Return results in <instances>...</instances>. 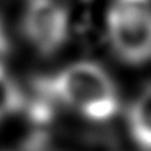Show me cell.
Instances as JSON below:
<instances>
[{"label": "cell", "mask_w": 151, "mask_h": 151, "mask_svg": "<svg viewBox=\"0 0 151 151\" xmlns=\"http://www.w3.org/2000/svg\"><path fill=\"white\" fill-rule=\"evenodd\" d=\"M55 101L91 122H107L119 111V93L107 70L96 62H75L37 83Z\"/></svg>", "instance_id": "1"}, {"label": "cell", "mask_w": 151, "mask_h": 151, "mask_svg": "<svg viewBox=\"0 0 151 151\" xmlns=\"http://www.w3.org/2000/svg\"><path fill=\"white\" fill-rule=\"evenodd\" d=\"M114 54L125 63L151 60V0H112L106 17Z\"/></svg>", "instance_id": "2"}, {"label": "cell", "mask_w": 151, "mask_h": 151, "mask_svg": "<svg viewBox=\"0 0 151 151\" xmlns=\"http://www.w3.org/2000/svg\"><path fill=\"white\" fill-rule=\"evenodd\" d=\"M21 28L37 52L50 55L57 52L68 37V10L59 0H26Z\"/></svg>", "instance_id": "3"}, {"label": "cell", "mask_w": 151, "mask_h": 151, "mask_svg": "<svg viewBox=\"0 0 151 151\" xmlns=\"http://www.w3.org/2000/svg\"><path fill=\"white\" fill-rule=\"evenodd\" d=\"M128 130L138 146L151 151V86L143 89L128 109Z\"/></svg>", "instance_id": "4"}, {"label": "cell", "mask_w": 151, "mask_h": 151, "mask_svg": "<svg viewBox=\"0 0 151 151\" xmlns=\"http://www.w3.org/2000/svg\"><path fill=\"white\" fill-rule=\"evenodd\" d=\"M24 104L23 91L15 78L0 63V122L17 114Z\"/></svg>", "instance_id": "5"}]
</instances>
